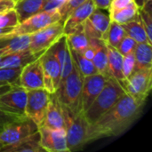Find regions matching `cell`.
<instances>
[{"mask_svg": "<svg viewBox=\"0 0 152 152\" xmlns=\"http://www.w3.org/2000/svg\"><path fill=\"white\" fill-rule=\"evenodd\" d=\"M1 57H2V56H1V54H0V58H1Z\"/></svg>", "mask_w": 152, "mask_h": 152, "instance_id": "ee69618b", "label": "cell"}, {"mask_svg": "<svg viewBox=\"0 0 152 152\" xmlns=\"http://www.w3.org/2000/svg\"><path fill=\"white\" fill-rule=\"evenodd\" d=\"M47 0H15L14 10L17 12L19 23L44 11Z\"/></svg>", "mask_w": 152, "mask_h": 152, "instance_id": "603a6c76", "label": "cell"}, {"mask_svg": "<svg viewBox=\"0 0 152 152\" xmlns=\"http://www.w3.org/2000/svg\"><path fill=\"white\" fill-rule=\"evenodd\" d=\"M84 77L73 61V68L67 77L62 79L55 92L60 102L76 112L81 110V91Z\"/></svg>", "mask_w": 152, "mask_h": 152, "instance_id": "277c9868", "label": "cell"}, {"mask_svg": "<svg viewBox=\"0 0 152 152\" xmlns=\"http://www.w3.org/2000/svg\"><path fill=\"white\" fill-rule=\"evenodd\" d=\"M138 11L139 6L136 4H133L126 7L109 12V14L111 20L119 24H124L134 20L138 15Z\"/></svg>", "mask_w": 152, "mask_h": 152, "instance_id": "83f0119b", "label": "cell"}, {"mask_svg": "<svg viewBox=\"0 0 152 152\" xmlns=\"http://www.w3.org/2000/svg\"><path fill=\"white\" fill-rule=\"evenodd\" d=\"M66 0H47L44 11H51L59 9Z\"/></svg>", "mask_w": 152, "mask_h": 152, "instance_id": "74e56055", "label": "cell"}, {"mask_svg": "<svg viewBox=\"0 0 152 152\" xmlns=\"http://www.w3.org/2000/svg\"><path fill=\"white\" fill-rule=\"evenodd\" d=\"M39 55L34 54L29 50V48L26 49L24 51L12 53L3 55L0 58V69L22 68L28 62L35 60Z\"/></svg>", "mask_w": 152, "mask_h": 152, "instance_id": "ffe728a7", "label": "cell"}, {"mask_svg": "<svg viewBox=\"0 0 152 152\" xmlns=\"http://www.w3.org/2000/svg\"><path fill=\"white\" fill-rule=\"evenodd\" d=\"M93 63L95 66L97 72L102 74L106 77H110L108 73V53H107V47L105 43L99 39L96 46L95 52L93 58Z\"/></svg>", "mask_w": 152, "mask_h": 152, "instance_id": "4316f807", "label": "cell"}, {"mask_svg": "<svg viewBox=\"0 0 152 152\" xmlns=\"http://www.w3.org/2000/svg\"><path fill=\"white\" fill-rule=\"evenodd\" d=\"M108 77H109L100 73L84 77L81 91V110L83 113L89 108V106L102 90Z\"/></svg>", "mask_w": 152, "mask_h": 152, "instance_id": "9a60e30c", "label": "cell"}, {"mask_svg": "<svg viewBox=\"0 0 152 152\" xmlns=\"http://www.w3.org/2000/svg\"><path fill=\"white\" fill-rule=\"evenodd\" d=\"M41 65L44 76V88L50 94H53L59 87L61 72L60 63L51 47L40 54Z\"/></svg>", "mask_w": 152, "mask_h": 152, "instance_id": "9c48e42d", "label": "cell"}, {"mask_svg": "<svg viewBox=\"0 0 152 152\" xmlns=\"http://www.w3.org/2000/svg\"><path fill=\"white\" fill-rule=\"evenodd\" d=\"M55 57L57 58L61 72V79H64L69 76L73 68V59L70 53V49L69 46L67 36L62 34L51 46ZM61 83V82H60Z\"/></svg>", "mask_w": 152, "mask_h": 152, "instance_id": "e0dca14e", "label": "cell"}, {"mask_svg": "<svg viewBox=\"0 0 152 152\" xmlns=\"http://www.w3.org/2000/svg\"><path fill=\"white\" fill-rule=\"evenodd\" d=\"M42 126H45L52 129L64 128L61 104L59 99L57 98L55 93L50 94V99L46 108L45 118Z\"/></svg>", "mask_w": 152, "mask_h": 152, "instance_id": "ac0fdd59", "label": "cell"}, {"mask_svg": "<svg viewBox=\"0 0 152 152\" xmlns=\"http://www.w3.org/2000/svg\"><path fill=\"white\" fill-rule=\"evenodd\" d=\"M24 117H26V116H24ZM20 118H23V117H18V116L10 114L0 108V132L5 126H7L9 124H11L12 122H13Z\"/></svg>", "mask_w": 152, "mask_h": 152, "instance_id": "d590c367", "label": "cell"}, {"mask_svg": "<svg viewBox=\"0 0 152 152\" xmlns=\"http://www.w3.org/2000/svg\"><path fill=\"white\" fill-rule=\"evenodd\" d=\"M66 36L69 47L77 52L82 53L89 45V39L84 32L83 26L75 30L73 33Z\"/></svg>", "mask_w": 152, "mask_h": 152, "instance_id": "f546056e", "label": "cell"}, {"mask_svg": "<svg viewBox=\"0 0 152 152\" xmlns=\"http://www.w3.org/2000/svg\"><path fill=\"white\" fill-rule=\"evenodd\" d=\"M15 0H0V12L12 9L14 7Z\"/></svg>", "mask_w": 152, "mask_h": 152, "instance_id": "f35d334b", "label": "cell"}, {"mask_svg": "<svg viewBox=\"0 0 152 152\" xmlns=\"http://www.w3.org/2000/svg\"><path fill=\"white\" fill-rule=\"evenodd\" d=\"M125 32L127 36L132 37L136 43H144L148 42L149 44L152 45L150 42L147 33L145 31V28L141 21V19L139 17V14L132 20L122 24Z\"/></svg>", "mask_w": 152, "mask_h": 152, "instance_id": "d4e9b609", "label": "cell"}, {"mask_svg": "<svg viewBox=\"0 0 152 152\" xmlns=\"http://www.w3.org/2000/svg\"><path fill=\"white\" fill-rule=\"evenodd\" d=\"M57 21H61V14L58 9L51 11H42L20 22L16 27L12 28L10 33L2 37H9L17 35H30Z\"/></svg>", "mask_w": 152, "mask_h": 152, "instance_id": "8992f818", "label": "cell"}, {"mask_svg": "<svg viewBox=\"0 0 152 152\" xmlns=\"http://www.w3.org/2000/svg\"><path fill=\"white\" fill-rule=\"evenodd\" d=\"M63 33V23L57 21L30 34L29 50L37 55L49 48Z\"/></svg>", "mask_w": 152, "mask_h": 152, "instance_id": "ba28073f", "label": "cell"}, {"mask_svg": "<svg viewBox=\"0 0 152 152\" xmlns=\"http://www.w3.org/2000/svg\"><path fill=\"white\" fill-rule=\"evenodd\" d=\"M107 53H108V73L109 76L115 78L117 81L122 85L126 77L123 74V55L117 50V48L112 47L107 44Z\"/></svg>", "mask_w": 152, "mask_h": 152, "instance_id": "7402d4cb", "label": "cell"}, {"mask_svg": "<svg viewBox=\"0 0 152 152\" xmlns=\"http://www.w3.org/2000/svg\"><path fill=\"white\" fill-rule=\"evenodd\" d=\"M124 94L125 91L120 83L115 78L109 77L102 90L89 108L84 112V117L86 122L89 125L95 123L105 112L117 103Z\"/></svg>", "mask_w": 152, "mask_h": 152, "instance_id": "7a4b0ae2", "label": "cell"}, {"mask_svg": "<svg viewBox=\"0 0 152 152\" xmlns=\"http://www.w3.org/2000/svg\"><path fill=\"white\" fill-rule=\"evenodd\" d=\"M30 35H17L9 37H0V54L1 56L24 51L29 48Z\"/></svg>", "mask_w": 152, "mask_h": 152, "instance_id": "44dd1931", "label": "cell"}, {"mask_svg": "<svg viewBox=\"0 0 152 152\" xmlns=\"http://www.w3.org/2000/svg\"><path fill=\"white\" fill-rule=\"evenodd\" d=\"M27 102V90L18 84L0 95V108L4 111L18 116H25V106Z\"/></svg>", "mask_w": 152, "mask_h": 152, "instance_id": "8fae6325", "label": "cell"}, {"mask_svg": "<svg viewBox=\"0 0 152 152\" xmlns=\"http://www.w3.org/2000/svg\"><path fill=\"white\" fill-rule=\"evenodd\" d=\"M45 150L40 144V134L38 130L30 135L12 144L4 145L0 152H42Z\"/></svg>", "mask_w": 152, "mask_h": 152, "instance_id": "d6986e66", "label": "cell"}, {"mask_svg": "<svg viewBox=\"0 0 152 152\" xmlns=\"http://www.w3.org/2000/svg\"><path fill=\"white\" fill-rule=\"evenodd\" d=\"M95 7L96 8H101V9H108L111 0H93Z\"/></svg>", "mask_w": 152, "mask_h": 152, "instance_id": "ab89813d", "label": "cell"}, {"mask_svg": "<svg viewBox=\"0 0 152 152\" xmlns=\"http://www.w3.org/2000/svg\"><path fill=\"white\" fill-rule=\"evenodd\" d=\"M50 94L45 88L27 91L25 116L31 119L38 128L44 125Z\"/></svg>", "mask_w": 152, "mask_h": 152, "instance_id": "52a82bcc", "label": "cell"}, {"mask_svg": "<svg viewBox=\"0 0 152 152\" xmlns=\"http://www.w3.org/2000/svg\"><path fill=\"white\" fill-rule=\"evenodd\" d=\"M38 130L37 126L28 118H20L0 132V142L4 145L14 143Z\"/></svg>", "mask_w": 152, "mask_h": 152, "instance_id": "30bf717a", "label": "cell"}, {"mask_svg": "<svg viewBox=\"0 0 152 152\" xmlns=\"http://www.w3.org/2000/svg\"><path fill=\"white\" fill-rule=\"evenodd\" d=\"M141 21L145 28L148 38L152 44V14H151V0L147 2L143 6L139 8L138 11Z\"/></svg>", "mask_w": 152, "mask_h": 152, "instance_id": "4dcf8cb0", "label": "cell"}, {"mask_svg": "<svg viewBox=\"0 0 152 152\" xmlns=\"http://www.w3.org/2000/svg\"><path fill=\"white\" fill-rule=\"evenodd\" d=\"M111 20L108 9L95 8L83 23V29L88 39H102Z\"/></svg>", "mask_w": 152, "mask_h": 152, "instance_id": "7c38bea8", "label": "cell"}, {"mask_svg": "<svg viewBox=\"0 0 152 152\" xmlns=\"http://www.w3.org/2000/svg\"><path fill=\"white\" fill-rule=\"evenodd\" d=\"M134 54L135 61L134 70L152 68V45L148 42L137 43Z\"/></svg>", "mask_w": 152, "mask_h": 152, "instance_id": "cb8c5ba5", "label": "cell"}, {"mask_svg": "<svg viewBox=\"0 0 152 152\" xmlns=\"http://www.w3.org/2000/svg\"><path fill=\"white\" fill-rule=\"evenodd\" d=\"M136 42L130 37L129 36H127L126 34L125 35V37H123V39L121 40V42L119 43V45L117 47V50L123 55H126L130 53H133L134 51V48L136 46Z\"/></svg>", "mask_w": 152, "mask_h": 152, "instance_id": "836d02e7", "label": "cell"}, {"mask_svg": "<svg viewBox=\"0 0 152 152\" xmlns=\"http://www.w3.org/2000/svg\"><path fill=\"white\" fill-rule=\"evenodd\" d=\"M38 132L40 134V144L45 151H69L64 128L52 129L45 126H40Z\"/></svg>", "mask_w": 152, "mask_h": 152, "instance_id": "5bb4252c", "label": "cell"}, {"mask_svg": "<svg viewBox=\"0 0 152 152\" xmlns=\"http://www.w3.org/2000/svg\"><path fill=\"white\" fill-rule=\"evenodd\" d=\"M125 35L126 32L122 24L111 20L106 31L103 33L102 37V40L105 44L117 48L119 43L121 42V40L123 39V37H125Z\"/></svg>", "mask_w": 152, "mask_h": 152, "instance_id": "484cf974", "label": "cell"}, {"mask_svg": "<svg viewBox=\"0 0 152 152\" xmlns=\"http://www.w3.org/2000/svg\"><path fill=\"white\" fill-rule=\"evenodd\" d=\"M2 147H3V144H2V143H1V142H0V149H1V148H2Z\"/></svg>", "mask_w": 152, "mask_h": 152, "instance_id": "7bdbcfd3", "label": "cell"}, {"mask_svg": "<svg viewBox=\"0 0 152 152\" xmlns=\"http://www.w3.org/2000/svg\"><path fill=\"white\" fill-rule=\"evenodd\" d=\"M69 49H70V53H71L73 61L76 64V66L77 67L80 73L83 75V77H86L89 75L98 73L95 66L93 63V61L88 60L79 52H77V51L71 49L70 47H69Z\"/></svg>", "mask_w": 152, "mask_h": 152, "instance_id": "f1b7e54d", "label": "cell"}, {"mask_svg": "<svg viewBox=\"0 0 152 152\" xmlns=\"http://www.w3.org/2000/svg\"><path fill=\"white\" fill-rule=\"evenodd\" d=\"M13 85L12 84H4V83H0V95L3 94L4 93L9 91Z\"/></svg>", "mask_w": 152, "mask_h": 152, "instance_id": "60d3db41", "label": "cell"}, {"mask_svg": "<svg viewBox=\"0 0 152 152\" xmlns=\"http://www.w3.org/2000/svg\"><path fill=\"white\" fill-rule=\"evenodd\" d=\"M95 8L96 7L93 0H86L83 4L77 7L64 20L63 33L65 35H69L81 28L85 20Z\"/></svg>", "mask_w": 152, "mask_h": 152, "instance_id": "2e32d148", "label": "cell"}, {"mask_svg": "<svg viewBox=\"0 0 152 152\" xmlns=\"http://www.w3.org/2000/svg\"><path fill=\"white\" fill-rule=\"evenodd\" d=\"M12 30V28H0V37H2V36H4V35H6V34L10 33Z\"/></svg>", "mask_w": 152, "mask_h": 152, "instance_id": "b9f144b4", "label": "cell"}, {"mask_svg": "<svg viewBox=\"0 0 152 152\" xmlns=\"http://www.w3.org/2000/svg\"><path fill=\"white\" fill-rule=\"evenodd\" d=\"M134 64H135V61H134V52L123 56V67H122V69H123V74H124L126 79L134 72Z\"/></svg>", "mask_w": 152, "mask_h": 152, "instance_id": "e575fe53", "label": "cell"}, {"mask_svg": "<svg viewBox=\"0 0 152 152\" xmlns=\"http://www.w3.org/2000/svg\"><path fill=\"white\" fill-rule=\"evenodd\" d=\"M85 1L86 0H66L63 4L58 9L61 14V21L63 23L68 16Z\"/></svg>", "mask_w": 152, "mask_h": 152, "instance_id": "d6a6232c", "label": "cell"}, {"mask_svg": "<svg viewBox=\"0 0 152 152\" xmlns=\"http://www.w3.org/2000/svg\"><path fill=\"white\" fill-rule=\"evenodd\" d=\"M125 93L144 105L152 86V68L134 70L121 85Z\"/></svg>", "mask_w": 152, "mask_h": 152, "instance_id": "5b68a950", "label": "cell"}, {"mask_svg": "<svg viewBox=\"0 0 152 152\" xmlns=\"http://www.w3.org/2000/svg\"><path fill=\"white\" fill-rule=\"evenodd\" d=\"M133 4H136L134 0H111L108 7V12L118 10Z\"/></svg>", "mask_w": 152, "mask_h": 152, "instance_id": "8d00e7d4", "label": "cell"}, {"mask_svg": "<svg viewBox=\"0 0 152 152\" xmlns=\"http://www.w3.org/2000/svg\"><path fill=\"white\" fill-rule=\"evenodd\" d=\"M142 107L125 93L112 108L88 126L87 142L121 135L139 118Z\"/></svg>", "mask_w": 152, "mask_h": 152, "instance_id": "6da1fadb", "label": "cell"}, {"mask_svg": "<svg viewBox=\"0 0 152 152\" xmlns=\"http://www.w3.org/2000/svg\"><path fill=\"white\" fill-rule=\"evenodd\" d=\"M61 110L68 148L69 151L79 149L87 143L89 124L86 122L83 112H76L63 104H61Z\"/></svg>", "mask_w": 152, "mask_h": 152, "instance_id": "3957f363", "label": "cell"}, {"mask_svg": "<svg viewBox=\"0 0 152 152\" xmlns=\"http://www.w3.org/2000/svg\"><path fill=\"white\" fill-rule=\"evenodd\" d=\"M19 24L18 15L14 8L0 12V28H13Z\"/></svg>", "mask_w": 152, "mask_h": 152, "instance_id": "1f68e13d", "label": "cell"}, {"mask_svg": "<svg viewBox=\"0 0 152 152\" xmlns=\"http://www.w3.org/2000/svg\"><path fill=\"white\" fill-rule=\"evenodd\" d=\"M18 84L27 91L44 88V76L40 55L22 67Z\"/></svg>", "mask_w": 152, "mask_h": 152, "instance_id": "4fadbf2b", "label": "cell"}]
</instances>
